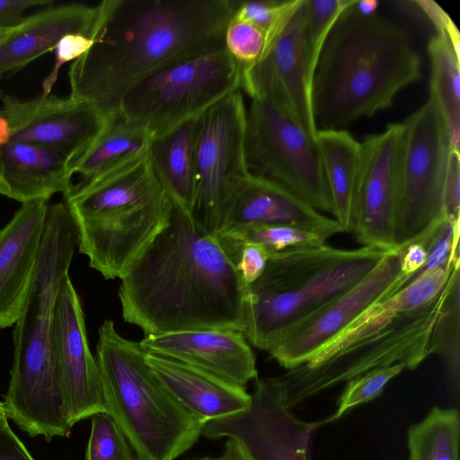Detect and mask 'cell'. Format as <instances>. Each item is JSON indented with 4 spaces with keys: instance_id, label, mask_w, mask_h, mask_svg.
Returning <instances> with one entry per match:
<instances>
[{
    "instance_id": "cell-27",
    "label": "cell",
    "mask_w": 460,
    "mask_h": 460,
    "mask_svg": "<svg viewBox=\"0 0 460 460\" xmlns=\"http://www.w3.org/2000/svg\"><path fill=\"white\" fill-rule=\"evenodd\" d=\"M152 134L127 119L119 111L109 116L93 142L69 164L74 175L90 180L120 164L148 154Z\"/></svg>"
},
{
    "instance_id": "cell-13",
    "label": "cell",
    "mask_w": 460,
    "mask_h": 460,
    "mask_svg": "<svg viewBox=\"0 0 460 460\" xmlns=\"http://www.w3.org/2000/svg\"><path fill=\"white\" fill-rule=\"evenodd\" d=\"M402 252L389 251L358 284L288 328L270 357L288 370L303 364L370 306L402 289L411 279L401 272Z\"/></svg>"
},
{
    "instance_id": "cell-5",
    "label": "cell",
    "mask_w": 460,
    "mask_h": 460,
    "mask_svg": "<svg viewBox=\"0 0 460 460\" xmlns=\"http://www.w3.org/2000/svg\"><path fill=\"white\" fill-rule=\"evenodd\" d=\"M64 204L92 269L119 279L167 221L171 199L148 154L73 184Z\"/></svg>"
},
{
    "instance_id": "cell-6",
    "label": "cell",
    "mask_w": 460,
    "mask_h": 460,
    "mask_svg": "<svg viewBox=\"0 0 460 460\" xmlns=\"http://www.w3.org/2000/svg\"><path fill=\"white\" fill-rule=\"evenodd\" d=\"M447 281L429 304L397 313L390 297L376 303L303 364L279 376L289 409L328 388L373 370L401 363L416 368L430 351Z\"/></svg>"
},
{
    "instance_id": "cell-22",
    "label": "cell",
    "mask_w": 460,
    "mask_h": 460,
    "mask_svg": "<svg viewBox=\"0 0 460 460\" xmlns=\"http://www.w3.org/2000/svg\"><path fill=\"white\" fill-rule=\"evenodd\" d=\"M72 160L66 152L40 145L9 141L0 145V193L25 203L66 195L72 186Z\"/></svg>"
},
{
    "instance_id": "cell-35",
    "label": "cell",
    "mask_w": 460,
    "mask_h": 460,
    "mask_svg": "<svg viewBox=\"0 0 460 460\" xmlns=\"http://www.w3.org/2000/svg\"><path fill=\"white\" fill-rule=\"evenodd\" d=\"M403 369L404 365L398 363L373 370L347 382L339 398L336 411L324 420H321V426L339 420L349 409L377 397L388 382Z\"/></svg>"
},
{
    "instance_id": "cell-37",
    "label": "cell",
    "mask_w": 460,
    "mask_h": 460,
    "mask_svg": "<svg viewBox=\"0 0 460 460\" xmlns=\"http://www.w3.org/2000/svg\"><path fill=\"white\" fill-rule=\"evenodd\" d=\"M459 234L460 218L447 217L424 243L427 258L416 274L438 266L450 265L459 258Z\"/></svg>"
},
{
    "instance_id": "cell-23",
    "label": "cell",
    "mask_w": 460,
    "mask_h": 460,
    "mask_svg": "<svg viewBox=\"0 0 460 460\" xmlns=\"http://www.w3.org/2000/svg\"><path fill=\"white\" fill-rule=\"evenodd\" d=\"M98 5L72 3L46 9L27 16L0 44V80L41 55L54 51L58 40L78 33L94 38Z\"/></svg>"
},
{
    "instance_id": "cell-12",
    "label": "cell",
    "mask_w": 460,
    "mask_h": 460,
    "mask_svg": "<svg viewBox=\"0 0 460 460\" xmlns=\"http://www.w3.org/2000/svg\"><path fill=\"white\" fill-rule=\"evenodd\" d=\"M246 106L238 90L199 119L194 152L195 197L191 217L216 234L226 206L250 173L245 161Z\"/></svg>"
},
{
    "instance_id": "cell-15",
    "label": "cell",
    "mask_w": 460,
    "mask_h": 460,
    "mask_svg": "<svg viewBox=\"0 0 460 460\" xmlns=\"http://www.w3.org/2000/svg\"><path fill=\"white\" fill-rule=\"evenodd\" d=\"M361 143L354 222L351 234L362 246L395 247L399 172L403 125L392 123Z\"/></svg>"
},
{
    "instance_id": "cell-9",
    "label": "cell",
    "mask_w": 460,
    "mask_h": 460,
    "mask_svg": "<svg viewBox=\"0 0 460 460\" xmlns=\"http://www.w3.org/2000/svg\"><path fill=\"white\" fill-rule=\"evenodd\" d=\"M240 86L241 68L226 49L188 56L135 84L119 112L155 136L202 115Z\"/></svg>"
},
{
    "instance_id": "cell-36",
    "label": "cell",
    "mask_w": 460,
    "mask_h": 460,
    "mask_svg": "<svg viewBox=\"0 0 460 460\" xmlns=\"http://www.w3.org/2000/svg\"><path fill=\"white\" fill-rule=\"evenodd\" d=\"M225 49L241 69L255 63L265 46L264 33L255 26L231 18L225 31Z\"/></svg>"
},
{
    "instance_id": "cell-47",
    "label": "cell",
    "mask_w": 460,
    "mask_h": 460,
    "mask_svg": "<svg viewBox=\"0 0 460 460\" xmlns=\"http://www.w3.org/2000/svg\"><path fill=\"white\" fill-rule=\"evenodd\" d=\"M10 128L6 119L0 115V145L6 144L10 141Z\"/></svg>"
},
{
    "instance_id": "cell-26",
    "label": "cell",
    "mask_w": 460,
    "mask_h": 460,
    "mask_svg": "<svg viewBox=\"0 0 460 460\" xmlns=\"http://www.w3.org/2000/svg\"><path fill=\"white\" fill-rule=\"evenodd\" d=\"M332 199V216L350 233L353 227L361 143L345 129H318L315 137Z\"/></svg>"
},
{
    "instance_id": "cell-24",
    "label": "cell",
    "mask_w": 460,
    "mask_h": 460,
    "mask_svg": "<svg viewBox=\"0 0 460 460\" xmlns=\"http://www.w3.org/2000/svg\"><path fill=\"white\" fill-rule=\"evenodd\" d=\"M145 358L170 394L205 423L243 411L251 403L243 387L171 358L146 352Z\"/></svg>"
},
{
    "instance_id": "cell-41",
    "label": "cell",
    "mask_w": 460,
    "mask_h": 460,
    "mask_svg": "<svg viewBox=\"0 0 460 460\" xmlns=\"http://www.w3.org/2000/svg\"><path fill=\"white\" fill-rule=\"evenodd\" d=\"M444 202L447 217L460 218V151L453 149L448 155Z\"/></svg>"
},
{
    "instance_id": "cell-44",
    "label": "cell",
    "mask_w": 460,
    "mask_h": 460,
    "mask_svg": "<svg viewBox=\"0 0 460 460\" xmlns=\"http://www.w3.org/2000/svg\"><path fill=\"white\" fill-rule=\"evenodd\" d=\"M402 250L401 272L411 279L426 261V248L420 243H411Z\"/></svg>"
},
{
    "instance_id": "cell-42",
    "label": "cell",
    "mask_w": 460,
    "mask_h": 460,
    "mask_svg": "<svg viewBox=\"0 0 460 460\" xmlns=\"http://www.w3.org/2000/svg\"><path fill=\"white\" fill-rule=\"evenodd\" d=\"M51 3V0H0V28L13 29L25 21L27 16L22 15L25 10Z\"/></svg>"
},
{
    "instance_id": "cell-39",
    "label": "cell",
    "mask_w": 460,
    "mask_h": 460,
    "mask_svg": "<svg viewBox=\"0 0 460 460\" xmlns=\"http://www.w3.org/2000/svg\"><path fill=\"white\" fill-rule=\"evenodd\" d=\"M240 246L236 269L243 282L249 286L261 275L273 252L255 243H244Z\"/></svg>"
},
{
    "instance_id": "cell-3",
    "label": "cell",
    "mask_w": 460,
    "mask_h": 460,
    "mask_svg": "<svg viewBox=\"0 0 460 460\" xmlns=\"http://www.w3.org/2000/svg\"><path fill=\"white\" fill-rule=\"evenodd\" d=\"M353 4L331 30L314 73L317 129H344L370 118L421 77L420 56L407 31L380 15L361 16Z\"/></svg>"
},
{
    "instance_id": "cell-45",
    "label": "cell",
    "mask_w": 460,
    "mask_h": 460,
    "mask_svg": "<svg viewBox=\"0 0 460 460\" xmlns=\"http://www.w3.org/2000/svg\"><path fill=\"white\" fill-rule=\"evenodd\" d=\"M197 460H252L243 447L234 439H227L223 454L218 457H204Z\"/></svg>"
},
{
    "instance_id": "cell-40",
    "label": "cell",
    "mask_w": 460,
    "mask_h": 460,
    "mask_svg": "<svg viewBox=\"0 0 460 460\" xmlns=\"http://www.w3.org/2000/svg\"><path fill=\"white\" fill-rule=\"evenodd\" d=\"M413 4L432 23L437 33L442 34L447 39L456 55L460 58V33L449 15L432 0H418L413 1Z\"/></svg>"
},
{
    "instance_id": "cell-25",
    "label": "cell",
    "mask_w": 460,
    "mask_h": 460,
    "mask_svg": "<svg viewBox=\"0 0 460 460\" xmlns=\"http://www.w3.org/2000/svg\"><path fill=\"white\" fill-rule=\"evenodd\" d=\"M200 116L152 136L148 150L151 167L164 192L190 214L195 197L194 152Z\"/></svg>"
},
{
    "instance_id": "cell-21",
    "label": "cell",
    "mask_w": 460,
    "mask_h": 460,
    "mask_svg": "<svg viewBox=\"0 0 460 460\" xmlns=\"http://www.w3.org/2000/svg\"><path fill=\"white\" fill-rule=\"evenodd\" d=\"M336 223L281 186L249 173L232 195L216 234L259 226Z\"/></svg>"
},
{
    "instance_id": "cell-2",
    "label": "cell",
    "mask_w": 460,
    "mask_h": 460,
    "mask_svg": "<svg viewBox=\"0 0 460 460\" xmlns=\"http://www.w3.org/2000/svg\"><path fill=\"white\" fill-rule=\"evenodd\" d=\"M93 45L72 62L70 95L106 117L162 66L225 49L231 0H103Z\"/></svg>"
},
{
    "instance_id": "cell-34",
    "label": "cell",
    "mask_w": 460,
    "mask_h": 460,
    "mask_svg": "<svg viewBox=\"0 0 460 460\" xmlns=\"http://www.w3.org/2000/svg\"><path fill=\"white\" fill-rule=\"evenodd\" d=\"M84 460H135L124 433L108 412H97L91 417Z\"/></svg>"
},
{
    "instance_id": "cell-4",
    "label": "cell",
    "mask_w": 460,
    "mask_h": 460,
    "mask_svg": "<svg viewBox=\"0 0 460 460\" xmlns=\"http://www.w3.org/2000/svg\"><path fill=\"white\" fill-rule=\"evenodd\" d=\"M76 233L63 201L49 204L36 271L13 331V361L4 405L7 417L31 437H68L73 428L53 346L56 297L68 274Z\"/></svg>"
},
{
    "instance_id": "cell-30",
    "label": "cell",
    "mask_w": 460,
    "mask_h": 460,
    "mask_svg": "<svg viewBox=\"0 0 460 460\" xmlns=\"http://www.w3.org/2000/svg\"><path fill=\"white\" fill-rule=\"evenodd\" d=\"M340 233H344V229L337 222L322 227L298 225L250 226L219 235L228 237L238 245L255 243L265 247L270 252H279L322 246L329 237Z\"/></svg>"
},
{
    "instance_id": "cell-49",
    "label": "cell",
    "mask_w": 460,
    "mask_h": 460,
    "mask_svg": "<svg viewBox=\"0 0 460 460\" xmlns=\"http://www.w3.org/2000/svg\"><path fill=\"white\" fill-rule=\"evenodd\" d=\"M13 29L0 28V44L8 37Z\"/></svg>"
},
{
    "instance_id": "cell-16",
    "label": "cell",
    "mask_w": 460,
    "mask_h": 460,
    "mask_svg": "<svg viewBox=\"0 0 460 460\" xmlns=\"http://www.w3.org/2000/svg\"><path fill=\"white\" fill-rule=\"evenodd\" d=\"M305 0L281 32L252 65L241 69L240 90L252 99H269L284 109L315 140L311 102L312 75L305 47Z\"/></svg>"
},
{
    "instance_id": "cell-29",
    "label": "cell",
    "mask_w": 460,
    "mask_h": 460,
    "mask_svg": "<svg viewBox=\"0 0 460 460\" xmlns=\"http://www.w3.org/2000/svg\"><path fill=\"white\" fill-rule=\"evenodd\" d=\"M459 435L458 410L434 407L408 429V460H459Z\"/></svg>"
},
{
    "instance_id": "cell-11",
    "label": "cell",
    "mask_w": 460,
    "mask_h": 460,
    "mask_svg": "<svg viewBox=\"0 0 460 460\" xmlns=\"http://www.w3.org/2000/svg\"><path fill=\"white\" fill-rule=\"evenodd\" d=\"M244 155L250 173L281 186L321 213L332 214L315 140L281 105L269 99L251 100Z\"/></svg>"
},
{
    "instance_id": "cell-48",
    "label": "cell",
    "mask_w": 460,
    "mask_h": 460,
    "mask_svg": "<svg viewBox=\"0 0 460 460\" xmlns=\"http://www.w3.org/2000/svg\"><path fill=\"white\" fill-rule=\"evenodd\" d=\"M8 424V417L3 402H0V429L6 427Z\"/></svg>"
},
{
    "instance_id": "cell-38",
    "label": "cell",
    "mask_w": 460,
    "mask_h": 460,
    "mask_svg": "<svg viewBox=\"0 0 460 460\" xmlns=\"http://www.w3.org/2000/svg\"><path fill=\"white\" fill-rule=\"evenodd\" d=\"M93 38L78 33L67 34L61 38L54 49L56 62L50 74L42 83V96L49 95L56 83L61 66L75 61L93 45Z\"/></svg>"
},
{
    "instance_id": "cell-14",
    "label": "cell",
    "mask_w": 460,
    "mask_h": 460,
    "mask_svg": "<svg viewBox=\"0 0 460 460\" xmlns=\"http://www.w3.org/2000/svg\"><path fill=\"white\" fill-rule=\"evenodd\" d=\"M320 420L298 419L285 403L279 376L256 379L249 407L207 421L201 435L239 442L252 460H312L308 452Z\"/></svg>"
},
{
    "instance_id": "cell-31",
    "label": "cell",
    "mask_w": 460,
    "mask_h": 460,
    "mask_svg": "<svg viewBox=\"0 0 460 460\" xmlns=\"http://www.w3.org/2000/svg\"><path fill=\"white\" fill-rule=\"evenodd\" d=\"M460 261L452 268L447 279V296L435 323L431 339V354H438L446 366L447 377L458 391L460 369Z\"/></svg>"
},
{
    "instance_id": "cell-7",
    "label": "cell",
    "mask_w": 460,
    "mask_h": 460,
    "mask_svg": "<svg viewBox=\"0 0 460 460\" xmlns=\"http://www.w3.org/2000/svg\"><path fill=\"white\" fill-rule=\"evenodd\" d=\"M388 252L325 243L273 252L261 275L246 288L243 334L268 351L288 328L362 280Z\"/></svg>"
},
{
    "instance_id": "cell-33",
    "label": "cell",
    "mask_w": 460,
    "mask_h": 460,
    "mask_svg": "<svg viewBox=\"0 0 460 460\" xmlns=\"http://www.w3.org/2000/svg\"><path fill=\"white\" fill-rule=\"evenodd\" d=\"M354 1L305 0V47L312 79L331 30Z\"/></svg>"
},
{
    "instance_id": "cell-1",
    "label": "cell",
    "mask_w": 460,
    "mask_h": 460,
    "mask_svg": "<svg viewBox=\"0 0 460 460\" xmlns=\"http://www.w3.org/2000/svg\"><path fill=\"white\" fill-rule=\"evenodd\" d=\"M240 252L171 200L165 225L119 278L123 320L145 336L208 329L243 332L247 286L236 269Z\"/></svg>"
},
{
    "instance_id": "cell-17",
    "label": "cell",
    "mask_w": 460,
    "mask_h": 460,
    "mask_svg": "<svg viewBox=\"0 0 460 460\" xmlns=\"http://www.w3.org/2000/svg\"><path fill=\"white\" fill-rule=\"evenodd\" d=\"M53 322L54 357L73 427L108 411L96 359L88 343L81 300L69 274L60 281Z\"/></svg>"
},
{
    "instance_id": "cell-28",
    "label": "cell",
    "mask_w": 460,
    "mask_h": 460,
    "mask_svg": "<svg viewBox=\"0 0 460 460\" xmlns=\"http://www.w3.org/2000/svg\"><path fill=\"white\" fill-rule=\"evenodd\" d=\"M430 96L444 119L451 148L460 151V58L447 39L436 33L428 43Z\"/></svg>"
},
{
    "instance_id": "cell-43",
    "label": "cell",
    "mask_w": 460,
    "mask_h": 460,
    "mask_svg": "<svg viewBox=\"0 0 460 460\" xmlns=\"http://www.w3.org/2000/svg\"><path fill=\"white\" fill-rule=\"evenodd\" d=\"M0 460H34L9 425L0 429Z\"/></svg>"
},
{
    "instance_id": "cell-18",
    "label": "cell",
    "mask_w": 460,
    "mask_h": 460,
    "mask_svg": "<svg viewBox=\"0 0 460 460\" xmlns=\"http://www.w3.org/2000/svg\"><path fill=\"white\" fill-rule=\"evenodd\" d=\"M1 100L0 115L9 124L10 141L59 149L72 160L93 142L108 119L89 102L71 96L40 94L21 100L3 94Z\"/></svg>"
},
{
    "instance_id": "cell-10",
    "label": "cell",
    "mask_w": 460,
    "mask_h": 460,
    "mask_svg": "<svg viewBox=\"0 0 460 460\" xmlns=\"http://www.w3.org/2000/svg\"><path fill=\"white\" fill-rule=\"evenodd\" d=\"M395 247L424 245L447 217L444 190L449 152L447 129L433 97L403 122Z\"/></svg>"
},
{
    "instance_id": "cell-20",
    "label": "cell",
    "mask_w": 460,
    "mask_h": 460,
    "mask_svg": "<svg viewBox=\"0 0 460 460\" xmlns=\"http://www.w3.org/2000/svg\"><path fill=\"white\" fill-rule=\"evenodd\" d=\"M48 200L22 203L0 230V329L20 318L31 291Z\"/></svg>"
},
{
    "instance_id": "cell-46",
    "label": "cell",
    "mask_w": 460,
    "mask_h": 460,
    "mask_svg": "<svg viewBox=\"0 0 460 460\" xmlns=\"http://www.w3.org/2000/svg\"><path fill=\"white\" fill-rule=\"evenodd\" d=\"M379 2L376 0H355L353 10L361 16H372L376 14Z\"/></svg>"
},
{
    "instance_id": "cell-8",
    "label": "cell",
    "mask_w": 460,
    "mask_h": 460,
    "mask_svg": "<svg viewBox=\"0 0 460 460\" xmlns=\"http://www.w3.org/2000/svg\"><path fill=\"white\" fill-rule=\"evenodd\" d=\"M139 342L120 335L111 320L98 330L95 359L108 413L135 460H175L192 447L205 424L164 387Z\"/></svg>"
},
{
    "instance_id": "cell-32",
    "label": "cell",
    "mask_w": 460,
    "mask_h": 460,
    "mask_svg": "<svg viewBox=\"0 0 460 460\" xmlns=\"http://www.w3.org/2000/svg\"><path fill=\"white\" fill-rule=\"evenodd\" d=\"M302 0H231L232 18L248 22L265 35V46L284 29Z\"/></svg>"
},
{
    "instance_id": "cell-19",
    "label": "cell",
    "mask_w": 460,
    "mask_h": 460,
    "mask_svg": "<svg viewBox=\"0 0 460 460\" xmlns=\"http://www.w3.org/2000/svg\"><path fill=\"white\" fill-rule=\"evenodd\" d=\"M138 342L147 353L176 359L237 386L245 388L258 378L254 353L239 331H185L146 335Z\"/></svg>"
}]
</instances>
